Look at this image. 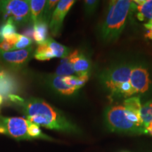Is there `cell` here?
<instances>
[{
    "mask_svg": "<svg viewBox=\"0 0 152 152\" xmlns=\"http://www.w3.org/2000/svg\"><path fill=\"white\" fill-rule=\"evenodd\" d=\"M30 4V14L33 26L42 20V13L46 0H28Z\"/></svg>",
    "mask_w": 152,
    "mask_h": 152,
    "instance_id": "cell-17",
    "label": "cell"
},
{
    "mask_svg": "<svg viewBox=\"0 0 152 152\" xmlns=\"http://www.w3.org/2000/svg\"><path fill=\"white\" fill-rule=\"evenodd\" d=\"M106 126L113 132L128 134H144L140 112L125 107L123 104H112L104 113Z\"/></svg>",
    "mask_w": 152,
    "mask_h": 152,
    "instance_id": "cell-3",
    "label": "cell"
},
{
    "mask_svg": "<svg viewBox=\"0 0 152 152\" xmlns=\"http://www.w3.org/2000/svg\"><path fill=\"white\" fill-rule=\"evenodd\" d=\"M144 28H146L145 37L152 39V20L144 23Z\"/></svg>",
    "mask_w": 152,
    "mask_h": 152,
    "instance_id": "cell-23",
    "label": "cell"
},
{
    "mask_svg": "<svg viewBox=\"0 0 152 152\" xmlns=\"http://www.w3.org/2000/svg\"><path fill=\"white\" fill-rule=\"evenodd\" d=\"M53 75L56 76L75 75L71 54L68 55L66 58H63L59 66L57 67L56 71L53 73Z\"/></svg>",
    "mask_w": 152,
    "mask_h": 152,
    "instance_id": "cell-18",
    "label": "cell"
},
{
    "mask_svg": "<svg viewBox=\"0 0 152 152\" xmlns=\"http://www.w3.org/2000/svg\"><path fill=\"white\" fill-rule=\"evenodd\" d=\"M70 54L75 75L80 76L90 74V61L85 54L81 52L79 49H75L72 51Z\"/></svg>",
    "mask_w": 152,
    "mask_h": 152,
    "instance_id": "cell-13",
    "label": "cell"
},
{
    "mask_svg": "<svg viewBox=\"0 0 152 152\" xmlns=\"http://www.w3.org/2000/svg\"><path fill=\"white\" fill-rule=\"evenodd\" d=\"M33 39L26 37L24 35H20L18 42L16 43V46H15V50L29 48V47L33 46Z\"/></svg>",
    "mask_w": 152,
    "mask_h": 152,
    "instance_id": "cell-21",
    "label": "cell"
},
{
    "mask_svg": "<svg viewBox=\"0 0 152 152\" xmlns=\"http://www.w3.org/2000/svg\"><path fill=\"white\" fill-rule=\"evenodd\" d=\"M99 4V1L96 0H85L84 1V10L87 15H92L95 12Z\"/></svg>",
    "mask_w": 152,
    "mask_h": 152,
    "instance_id": "cell-22",
    "label": "cell"
},
{
    "mask_svg": "<svg viewBox=\"0 0 152 152\" xmlns=\"http://www.w3.org/2000/svg\"><path fill=\"white\" fill-rule=\"evenodd\" d=\"M130 84L137 94H146L151 89V80L147 66L141 62L133 63Z\"/></svg>",
    "mask_w": 152,
    "mask_h": 152,
    "instance_id": "cell-9",
    "label": "cell"
},
{
    "mask_svg": "<svg viewBox=\"0 0 152 152\" xmlns=\"http://www.w3.org/2000/svg\"><path fill=\"white\" fill-rule=\"evenodd\" d=\"M132 11H135L137 18L140 21L152 20V0H134Z\"/></svg>",
    "mask_w": 152,
    "mask_h": 152,
    "instance_id": "cell-14",
    "label": "cell"
},
{
    "mask_svg": "<svg viewBox=\"0 0 152 152\" xmlns=\"http://www.w3.org/2000/svg\"><path fill=\"white\" fill-rule=\"evenodd\" d=\"M45 82L53 92L61 96H71L78 92L75 87L68 84L64 76H56L52 74L47 76Z\"/></svg>",
    "mask_w": 152,
    "mask_h": 152,
    "instance_id": "cell-12",
    "label": "cell"
},
{
    "mask_svg": "<svg viewBox=\"0 0 152 152\" xmlns=\"http://www.w3.org/2000/svg\"><path fill=\"white\" fill-rule=\"evenodd\" d=\"M17 33V26L14 22L7 20L0 26V39H5Z\"/></svg>",
    "mask_w": 152,
    "mask_h": 152,
    "instance_id": "cell-19",
    "label": "cell"
},
{
    "mask_svg": "<svg viewBox=\"0 0 152 152\" xmlns=\"http://www.w3.org/2000/svg\"><path fill=\"white\" fill-rule=\"evenodd\" d=\"M22 88V83L15 72L0 65V94L7 99L11 94H17Z\"/></svg>",
    "mask_w": 152,
    "mask_h": 152,
    "instance_id": "cell-10",
    "label": "cell"
},
{
    "mask_svg": "<svg viewBox=\"0 0 152 152\" xmlns=\"http://www.w3.org/2000/svg\"><path fill=\"white\" fill-rule=\"evenodd\" d=\"M49 25L44 22L42 20L33 25V40L40 45L45 42L48 38Z\"/></svg>",
    "mask_w": 152,
    "mask_h": 152,
    "instance_id": "cell-16",
    "label": "cell"
},
{
    "mask_svg": "<svg viewBox=\"0 0 152 152\" xmlns=\"http://www.w3.org/2000/svg\"><path fill=\"white\" fill-rule=\"evenodd\" d=\"M132 11V1L111 0L100 29L102 40L109 43L118 39L124 30L128 17Z\"/></svg>",
    "mask_w": 152,
    "mask_h": 152,
    "instance_id": "cell-4",
    "label": "cell"
},
{
    "mask_svg": "<svg viewBox=\"0 0 152 152\" xmlns=\"http://www.w3.org/2000/svg\"><path fill=\"white\" fill-rule=\"evenodd\" d=\"M141 118L144 134L152 137V99L142 104Z\"/></svg>",
    "mask_w": 152,
    "mask_h": 152,
    "instance_id": "cell-15",
    "label": "cell"
},
{
    "mask_svg": "<svg viewBox=\"0 0 152 152\" xmlns=\"http://www.w3.org/2000/svg\"><path fill=\"white\" fill-rule=\"evenodd\" d=\"M4 98L3 97V96H2V95H1V94H0V106H1V104H3V102H4Z\"/></svg>",
    "mask_w": 152,
    "mask_h": 152,
    "instance_id": "cell-24",
    "label": "cell"
},
{
    "mask_svg": "<svg viewBox=\"0 0 152 152\" xmlns=\"http://www.w3.org/2000/svg\"><path fill=\"white\" fill-rule=\"evenodd\" d=\"M7 100L21 112L26 119L39 126L68 134L81 133L78 127L61 111L42 99H25L18 94H11Z\"/></svg>",
    "mask_w": 152,
    "mask_h": 152,
    "instance_id": "cell-1",
    "label": "cell"
},
{
    "mask_svg": "<svg viewBox=\"0 0 152 152\" xmlns=\"http://www.w3.org/2000/svg\"><path fill=\"white\" fill-rule=\"evenodd\" d=\"M75 3V0L58 1L49 23V28L53 37H58L60 35L64 19Z\"/></svg>",
    "mask_w": 152,
    "mask_h": 152,
    "instance_id": "cell-11",
    "label": "cell"
},
{
    "mask_svg": "<svg viewBox=\"0 0 152 152\" xmlns=\"http://www.w3.org/2000/svg\"><path fill=\"white\" fill-rule=\"evenodd\" d=\"M132 66L131 62L121 63L106 68L99 75L100 84L112 102L136 96L130 82Z\"/></svg>",
    "mask_w": 152,
    "mask_h": 152,
    "instance_id": "cell-2",
    "label": "cell"
},
{
    "mask_svg": "<svg viewBox=\"0 0 152 152\" xmlns=\"http://www.w3.org/2000/svg\"><path fill=\"white\" fill-rule=\"evenodd\" d=\"M124 152H125V151H124Z\"/></svg>",
    "mask_w": 152,
    "mask_h": 152,
    "instance_id": "cell-25",
    "label": "cell"
},
{
    "mask_svg": "<svg viewBox=\"0 0 152 152\" xmlns=\"http://www.w3.org/2000/svg\"><path fill=\"white\" fill-rule=\"evenodd\" d=\"M69 47L62 45L52 37H48L43 43L38 45L34 53V58L38 61H45L54 58H64L71 54Z\"/></svg>",
    "mask_w": 152,
    "mask_h": 152,
    "instance_id": "cell-8",
    "label": "cell"
},
{
    "mask_svg": "<svg viewBox=\"0 0 152 152\" xmlns=\"http://www.w3.org/2000/svg\"><path fill=\"white\" fill-rule=\"evenodd\" d=\"M0 134H7L16 140L42 139L52 140V137L43 134L39 125L21 117L0 115Z\"/></svg>",
    "mask_w": 152,
    "mask_h": 152,
    "instance_id": "cell-5",
    "label": "cell"
},
{
    "mask_svg": "<svg viewBox=\"0 0 152 152\" xmlns=\"http://www.w3.org/2000/svg\"><path fill=\"white\" fill-rule=\"evenodd\" d=\"M58 2V0H47L46 1V4H45V8L43 10L42 20L48 25L50 22L51 18H52L53 13H54Z\"/></svg>",
    "mask_w": 152,
    "mask_h": 152,
    "instance_id": "cell-20",
    "label": "cell"
},
{
    "mask_svg": "<svg viewBox=\"0 0 152 152\" xmlns=\"http://www.w3.org/2000/svg\"><path fill=\"white\" fill-rule=\"evenodd\" d=\"M0 17L4 22L11 20L17 27L33 25L28 0H0Z\"/></svg>",
    "mask_w": 152,
    "mask_h": 152,
    "instance_id": "cell-6",
    "label": "cell"
},
{
    "mask_svg": "<svg viewBox=\"0 0 152 152\" xmlns=\"http://www.w3.org/2000/svg\"><path fill=\"white\" fill-rule=\"evenodd\" d=\"M35 49L32 46L29 48L18 49L11 52H0V65L16 73L28 66L34 57Z\"/></svg>",
    "mask_w": 152,
    "mask_h": 152,
    "instance_id": "cell-7",
    "label": "cell"
}]
</instances>
